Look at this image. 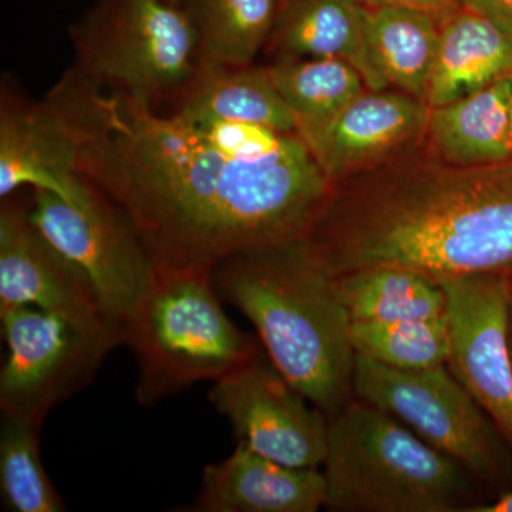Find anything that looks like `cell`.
Instances as JSON below:
<instances>
[{
	"instance_id": "1",
	"label": "cell",
	"mask_w": 512,
	"mask_h": 512,
	"mask_svg": "<svg viewBox=\"0 0 512 512\" xmlns=\"http://www.w3.org/2000/svg\"><path fill=\"white\" fill-rule=\"evenodd\" d=\"M82 164L136 225L156 264L214 271L308 234L333 183L308 144L264 161L229 156L175 114L93 96Z\"/></svg>"
},
{
	"instance_id": "2",
	"label": "cell",
	"mask_w": 512,
	"mask_h": 512,
	"mask_svg": "<svg viewBox=\"0 0 512 512\" xmlns=\"http://www.w3.org/2000/svg\"><path fill=\"white\" fill-rule=\"evenodd\" d=\"M330 276L372 266L434 281L512 265V158L444 163L426 141L333 184L303 238Z\"/></svg>"
},
{
	"instance_id": "3",
	"label": "cell",
	"mask_w": 512,
	"mask_h": 512,
	"mask_svg": "<svg viewBox=\"0 0 512 512\" xmlns=\"http://www.w3.org/2000/svg\"><path fill=\"white\" fill-rule=\"evenodd\" d=\"M221 299L247 316L272 365L332 417L355 400L352 320L335 278L303 239L232 256L212 272Z\"/></svg>"
},
{
	"instance_id": "4",
	"label": "cell",
	"mask_w": 512,
	"mask_h": 512,
	"mask_svg": "<svg viewBox=\"0 0 512 512\" xmlns=\"http://www.w3.org/2000/svg\"><path fill=\"white\" fill-rule=\"evenodd\" d=\"M212 272L154 262L123 323L124 343L137 360L141 406L195 383L218 382L264 357L222 309Z\"/></svg>"
},
{
	"instance_id": "5",
	"label": "cell",
	"mask_w": 512,
	"mask_h": 512,
	"mask_svg": "<svg viewBox=\"0 0 512 512\" xmlns=\"http://www.w3.org/2000/svg\"><path fill=\"white\" fill-rule=\"evenodd\" d=\"M325 508L336 512L466 510L470 474L402 421L362 400L329 419Z\"/></svg>"
},
{
	"instance_id": "6",
	"label": "cell",
	"mask_w": 512,
	"mask_h": 512,
	"mask_svg": "<svg viewBox=\"0 0 512 512\" xmlns=\"http://www.w3.org/2000/svg\"><path fill=\"white\" fill-rule=\"evenodd\" d=\"M355 399L402 421L471 476L500 474L497 429L447 365L406 372L357 356Z\"/></svg>"
},
{
	"instance_id": "7",
	"label": "cell",
	"mask_w": 512,
	"mask_h": 512,
	"mask_svg": "<svg viewBox=\"0 0 512 512\" xmlns=\"http://www.w3.org/2000/svg\"><path fill=\"white\" fill-rule=\"evenodd\" d=\"M0 320L8 346L0 372L2 416L37 427L92 382L104 357L119 345L33 306L2 309Z\"/></svg>"
},
{
	"instance_id": "8",
	"label": "cell",
	"mask_w": 512,
	"mask_h": 512,
	"mask_svg": "<svg viewBox=\"0 0 512 512\" xmlns=\"http://www.w3.org/2000/svg\"><path fill=\"white\" fill-rule=\"evenodd\" d=\"M29 217L40 234L83 272L104 311L123 329L154 266L136 225L92 187L76 202L35 190Z\"/></svg>"
},
{
	"instance_id": "9",
	"label": "cell",
	"mask_w": 512,
	"mask_h": 512,
	"mask_svg": "<svg viewBox=\"0 0 512 512\" xmlns=\"http://www.w3.org/2000/svg\"><path fill=\"white\" fill-rule=\"evenodd\" d=\"M94 72L148 106L191 74L198 43L187 10L170 0H100L87 19Z\"/></svg>"
},
{
	"instance_id": "10",
	"label": "cell",
	"mask_w": 512,
	"mask_h": 512,
	"mask_svg": "<svg viewBox=\"0 0 512 512\" xmlns=\"http://www.w3.org/2000/svg\"><path fill=\"white\" fill-rule=\"evenodd\" d=\"M450 325L447 366L512 447V362L504 271L444 279Z\"/></svg>"
},
{
	"instance_id": "11",
	"label": "cell",
	"mask_w": 512,
	"mask_h": 512,
	"mask_svg": "<svg viewBox=\"0 0 512 512\" xmlns=\"http://www.w3.org/2000/svg\"><path fill=\"white\" fill-rule=\"evenodd\" d=\"M210 402L241 443L285 466L319 468L328 451L329 417L264 357L212 386Z\"/></svg>"
},
{
	"instance_id": "12",
	"label": "cell",
	"mask_w": 512,
	"mask_h": 512,
	"mask_svg": "<svg viewBox=\"0 0 512 512\" xmlns=\"http://www.w3.org/2000/svg\"><path fill=\"white\" fill-rule=\"evenodd\" d=\"M33 306L99 338L124 343L80 269L33 225L28 210L6 205L0 214V311Z\"/></svg>"
},
{
	"instance_id": "13",
	"label": "cell",
	"mask_w": 512,
	"mask_h": 512,
	"mask_svg": "<svg viewBox=\"0 0 512 512\" xmlns=\"http://www.w3.org/2000/svg\"><path fill=\"white\" fill-rule=\"evenodd\" d=\"M429 114V103L410 94L366 89L329 120L298 133L335 184L420 143Z\"/></svg>"
},
{
	"instance_id": "14",
	"label": "cell",
	"mask_w": 512,
	"mask_h": 512,
	"mask_svg": "<svg viewBox=\"0 0 512 512\" xmlns=\"http://www.w3.org/2000/svg\"><path fill=\"white\" fill-rule=\"evenodd\" d=\"M82 131L47 109L6 111L0 119V195L22 187L82 200L89 185L82 171Z\"/></svg>"
},
{
	"instance_id": "15",
	"label": "cell",
	"mask_w": 512,
	"mask_h": 512,
	"mask_svg": "<svg viewBox=\"0 0 512 512\" xmlns=\"http://www.w3.org/2000/svg\"><path fill=\"white\" fill-rule=\"evenodd\" d=\"M326 481L318 468L285 466L239 441L234 453L204 470L190 512H316L325 508Z\"/></svg>"
},
{
	"instance_id": "16",
	"label": "cell",
	"mask_w": 512,
	"mask_h": 512,
	"mask_svg": "<svg viewBox=\"0 0 512 512\" xmlns=\"http://www.w3.org/2000/svg\"><path fill=\"white\" fill-rule=\"evenodd\" d=\"M271 36L286 57L345 60L367 89H389L377 69L367 36V8L360 0H286Z\"/></svg>"
},
{
	"instance_id": "17",
	"label": "cell",
	"mask_w": 512,
	"mask_h": 512,
	"mask_svg": "<svg viewBox=\"0 0 512 512\" xmlns=\"http://www.w3.org/2000/svg\"><path fill=\"white\" fill-rule=\"evenodd\" d=\"M512 76L466 97L430 107L424 141L453 165H483L512 158Z\"/></svg>"
},
{
	"instance_id": "18",
	"label": "cell",
	"mask_w": 512,
	"mask_h": 512,
	"mask_svg": "<svg viewBox=\"0 0 512 512\" xmlns=\"http://www.w3.org/2000/svg\"><path fill=\"white\" fill-rule=\"evenodd\" d=\"M512 76V36L466 8L441 20L427 103L443 106Z\"/></svg>"
},
{
	"instance_id": "19",
	"label": "cell",
	"mask_w": 512,
	"mask_h": 512,
	"mask_svg": "<svg viewBox=\"0 0 512 512\" xmlns=\"http://www.w3.org/2000/svg\"><path fill=\"white\" fill-rule=\"evenodd\" d=\"M441 20L426 10L406 6L367 8V36L389 89L427 101Z\"/></svg>"
},
{
	"instance_id": "20",
	"label": "cell",
	"mask_w": 512,
	"mask_h": 512,
	"mask_svg": "<svg viewBox=\"0 0 512 512\" xmlns=\"http://www.w3.org/2000/svg\"><path fill=\"white\" fill-rule=\"evenodd\" d=\"M352 323H393L447 315V293L429 276L397 266H372L335 276Z\"/></svg>"
},
{
	"instance_id": "21",
	"label": "cell",
	"mask_w": 512,
	"mask_h": 512,
	"mask_svg": "<svg viewBox=\"0 0 512 512\" xmlns=\"http://www.w3.org/2000/svg\"><path fill=\"white\" fill-rule=\"evenodd\" d=\"M211 67L185 101V120H227L298 133L299 121L276 89L269 69Z\"/></svg>"
},
{
	"instance_id": "22",
	"label": "cell",
	"mask_w": 512,
	"mask_h": 512,
	"mask_svg": "<svg viewBox=\"0 0 512 512\" xmlns=\"http://www.w3.org/2000/svg\"><path fill=\"white\" fill-rule=\"evenodd\" d=\"M210 67H244L272 35L278 0H188L185 6Z\"/></svg>"
},
{
	"instance_id": "23",
	"label": "cell",
	"mask_w": 512,
	"mask_h": 512,
	"mask_svg": "<svg viewBox=\"0 0 512 512\" xmlns=\"http://www.w3.org/2000/svg\"><path fill=\"white\" fill-rule=\"evenodd\" d=\"M269 72L298 130L329 120L367 89L352 64L333 57H286Z\"/></svg>"
},
{
	"instance_id": "24",
	"label": "cell",
	"mask_w": 512,
	"mask_h": 512,
	"mask_svg": "<svg viewBox=\"0 0 512 512\" xmlns=\"http://www.w3.org/2000/svg\"><path fill=\"white\" fill-rule=\"evenodd\" d=\"M356 355L396 370L446 366L450 357V325L439 318L393 323H352Z\"/></svg>"
},
{
	"instance_id": "25",
	"label": "cell",
	"mask_w": 512,
	"mask_h": 512,
	"mask_svg": "<svg viewBox=\"0 0 512 512\" xmlns=\"http://www.w3.org/2000/svg\"><path fill=\"white\" fill-rule=\"evenodd\" d=\"M40 430L29 421L2 416L0 494L12 512H62L64 503L40 458Z\"/></svg>"
},
{
	"instance_id": "26",
	"label": "cell",
	"mask_w": 512,
	"mask_h": 512,
	"mask_svg": "<svg viewBox=\"0 0 512 512\" xmlns=\"http://www.w3.org/2000/svg\"><path fill=\"white\" fill-rule=\"evenodd\" d=\"M463 8L483 16L512 36V0H461Z\"/></svg>"
},
{
	"instance_id": "27",
	"label": "cell",
	"mask_w": 512,
	"mask_h": 512,
	"mask_svg": "<svg viewBox=\"0 0 512 512\" xmlns=\"http://www.w3.org/2000/svg\"><path fill=\"white\" fill-rule=\"evenodd\" d=\"M367 8H377V6H406L426 10L443 19L456 10L463 8L461 0H360Z\"/></svg>"
},
{
	"instance_id": "28",
	"label": "cell",
	"mask_w": 512,
	"mask_h": 512,
	"mask_svg": "<svg viewBox=\"0 0 512 512\" xmlns=\"http://www.w3.org/2000/svg\"><path fill=\"white\" fill-rule=\"evenodd\" d=\"M464 512H512V491L505 493L493 504L471 505Z\"/></svg>"
},
{
	"instance_id": "29",
	"label": "cell",
	"mask_w": 512,
	"mask_h": 512,
	"mask_svg": "<svg viewBox=\"0 0 512 512\" xmlns=\"http://www.w3.org/2000/svg\"><path fill=\"white\" fill-rule=\"evenodd\" d=\"M505 279H507L508 298H510V306H512V265L504 269Z\"/></svg>"
},
{
	"instance_id": "30",
	"label": "cell",
	"mask_w": 512,
	"mask_h": 512,
	"mask_svg": "<svg viewBox=\"0 0 512 512\" xmlns=\"http://www.w3.org/2000/svg\"><path fill=\"white\" fill-rule=\"evenodd\" d=\"M508 348H510L512 362V306H510V312H508Z\"/></svg>"
},
{
	"instance_id": "31",
	"label": "cell",
	"mask_w": 512,
	"mask_h": 512,
	"mask_svg": "<svg viewBox=\"0 0 512 512\" xmlns=\"http://www.w3.org/2000/svg\"><path fill=\"white\" fill-rule=\"evenodd\" d=\"M510 133H511V147H512V103H511V127H510Z\"/></svg>"
},
{
	"instance_id": "32",
	"label": "cell",
	"mask_w": 512,
	"mask_h": 512,
	"mask_svg": "<svg viewBox=\"0 0 512 512\" xmlns=\"http://www.w3.org/2000/svg\"><path fill=\"white\" fill-rule=\"evenodd\" d=\"M170 2L177 3V5H180L181 0H170Z\"/></svg>"
},
{
	"instance_id": "33",
	"label": "cell",
	"mask_w": 512,
	"mask_h": 512,
	"mask_svg": "<svg viewBox=\"0 0 512 512\" xmlns=\"http://www.w3.org/2000/svg\"><path fill=\"white\" fill-rule=\"evenodd\" d=\"M285 2H286V0H278L279 6H281L282 3H285Z\"/></svg>"
}]
</instances>
